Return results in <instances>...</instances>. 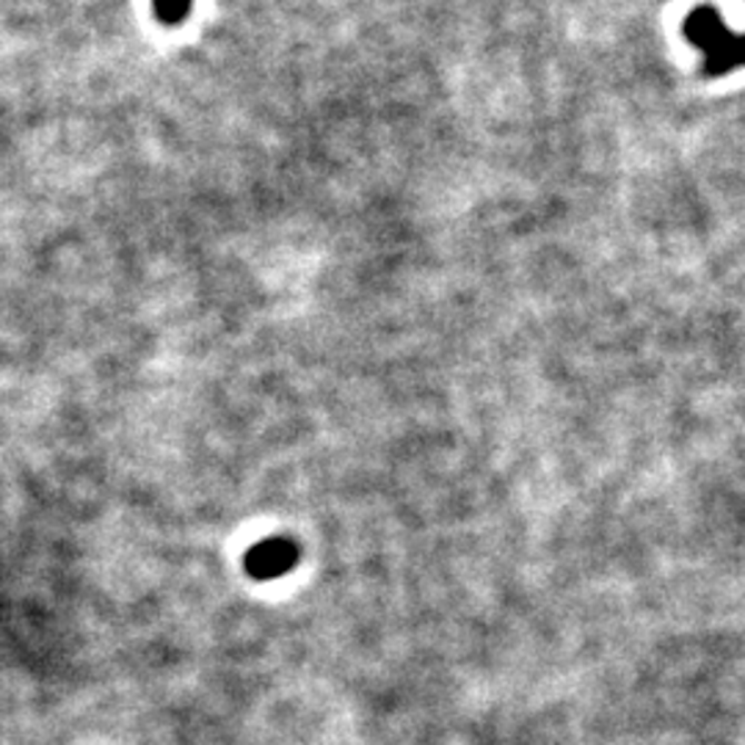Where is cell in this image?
Returning a JSON list of instances; mask_svg holds the SVG:
<instances>
[{
	"label": "cell",
	"instance_id": "6da1fadb",
	"mask_svg": "<svg viewBox=\"0 0 745 745\" xmlns=\"http://www.w3.org/2000/svg\"><path fill=\"white\" fill-rule=\"evenodd\" d=\"M298 564V547L288 538H268L246 555V572L255 580H277Z\"/></svg>",
	"mask_w": 745,
	"mask_h": 745
},
{
	"label": "cell",
	"instance_id": "7a4b0ae2",
	"mask_svg": "<svg viewBox=\"0 0 745 745\" xmlns=\"http://www.w3.org/2000/svg\"><path fill=\"white\" fill-rule=\"evenodd\" d=\"M729 28H726L724 17L715 6H698L696 11H691L685 20V37L696 44L702 53H709L721 39H726Z\"/></svg>",
	"mask_w": 745,
	"mask_h": 745
},
{
	"label": "cell",
	"instance_id": "3957f363",
	"mask_svg": "<svg viewBox=\"0 0 745 745\" xmlns=\"http://www.w3.org/2000/svg\"><path fill=\"white\" fill-rule=\"evenodd\" d=\"M745 67V33H726L709 53H704L702 72L707 78H721V74L741 70Z\"/></svg>",
	"mask_w": 745,
	"mask_h": 745
},
{
	"label": "cell",
	"instance_id": "277c9868",
	"mask_svg": "<svg viewBox=\"0 0 745 745\" xmlns=\"http://www.w3.org/2000/svg\"><path fill=\"white\" fill-rule=\"evenodd\" d=\"M160 11H175V14H180V11H186L188 0H158Z\"/></svg>",
	"mask_w": 745,
	"mask_h": 745
}]
</instances>
